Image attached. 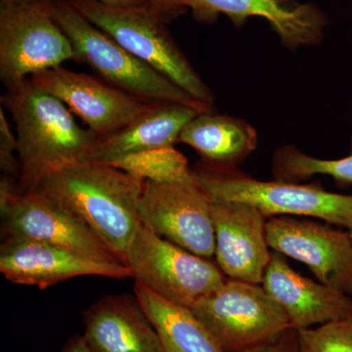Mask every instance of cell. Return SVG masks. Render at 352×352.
I'll use <instances>...</instances> for the list:
<instances>
[{"instance_id":"6da1fadb","label":"cell","mask_w":352,"mask_h":352,"mask_svg":"<svg viewBox=\"0 0 352 352\" xmlns=\"http://www.w3.org/2000/svg\"><path fill=\"white\" fill-rule=\"evenodd\" d=\"M1 103L17 132L21 195L36 191L52 173L87 161L98 138L76 122L63 102L39 89L31 78L6 89Z\"/></svg>"},{"instance_id":"7a4b0ae2","label":"cell","mask_w":352,"mask_h":352,"mask_svg":"<svg viewBox=\"0 0 352 352\" xmlns=\"http://www.w3.org/2000/svg\"><path fill=\"white\" fill-rule=\"evenodd\" d=\"M143 183L108 164L80 162L46 177L36 191L82 220L122 263L141 226Z\"/></svg>"},{"instance_id":"3957f363","label":"cell","mask_w":352,"mask_h":352,"mask_svg":"<svg viewBox=\"0 0 352 352\" xmlns=\"http://www.w3.org/2000/svg\"><path fill=\"white\" fill-rule=\"evenodd\" d=\"M53 15L71 41L76 62L90 67L99 78L126 94L150 102L187 104L201 113L214 112L175 82L141 61L69 3L51 0Z\"/></svg>"},{"instance_id":"277c9868","label":"cell","mask_w":352,"mask_h":352,"mask_svg":"<svg viewBox=\"0 0 352 352\" xmlns=\"http://www.w3.org/2000/svg\"><path fill=\"white\" fill-rule=\"evenodd\" d=\"M92 24L141 61L175 82L196 100L214 107V97L183 54L149 3L115 8L97 0H69Z\"/></svg>"},{"instance_id":"5b68a950","label":"cell","mask_w":352,"mask_h":352,"mask_svg":"<svg viewBox=\"0 0 352 352\" xmlns=\"http://www.w3.org/2000/svg\"><path fill=\"white\" fill-rule=\"evenodd\" d=\"M193 173L212 201L248 204L267 219L307 217L352 229V195L332 193L314 185L261 182L235 168L208 164Z\"/></svg>"},{"instance_id":"8992f818","label":"cell","mask_w":352,"mask_h":352,"mask_svg":"<svg viewBox=\"0 0 352 352\" xmlns=\"http://www.w3.org/2000/svg\"><path fill=\"white\" fill-rule=\"evenodd\" d=\"M189 309L226 352L263 351L293 328L263 287L228 278Z\"/></svg>"},{"instance_id":"52a82bcc","label":"cell","mask_w":352,"mask_h":352,"mask_svg":"<svg viewBox=\"0 0 352 352\" xmlns=\"http://www.w3.org/2000/svg\"><path fill=\"white\" fill-rule=\"evenodd\" d=\"M76 62L51 0L0 2V80L6 89L41 72Z\"/></svg>"},{"instance_id":"ba28073f","label":"cell","mask_w":352,"mask_h":352,"mask_svg":"<svg viewBox=\"0 0 352 352\" xmlns=\"http://www.w3.org/2000/svg\"><path fill=\"white\" fill-rule=\"evenodd\" d=\"M135 282L164 300L190 308L226 280L219 266L139 226L124 256Z\"/></svg>"},{"instance_id":"9c48e42d","label":"cell","mask_w":352,"mask_h":352,"mask_svg":"<svg viewBox=\"0 0 352 352\" xmlns=\"http://www.w3.org/2000/svg\"><path fill=\"white\" fill-rule=\"evenodd\" d=\"M212 207V199L192 170L178 182L143 183L138 215L160 237L210 259L215 252Z\"/></svg>"},{"instance_id":"30bf717a","label":"cell","mask_w":352,"mask_h":352,"mask_svg":"<svg viewBox=\"0 0 352 352\" xmlns=\"http://www.w3.org/2000/svg\"><path fill=\"white\" fill-rule=\"evenodd\" d=\"M270 249L305 263L322 284L352 298L351 233L307 217H272L266 221Z\"/></svg>"},{"instance_id":"8fae6325","label":"cell","mask_w":352,"mask_h":352,"mask_svg":"<svg viewBox=\"0 0 352 352\" xmlns=\"http://www.w3.org/2000/svg\"><path fill=\"white\" fill-rule=\"evenodd\" d=\"M31 80L39 89L63 102L98 138L120 131L160 103L138 98L101 78L63 66L36 74Z\"/></svg>"},{"instance_id":"7c38bea8","label":"cell","mask_w":352,"mask_h":352,"mask_svg":"<svg viewBox=\"0 0 352 352\" xmlns=\"http://www.w3.org/2000/svg\"><path fill=\"white\" fill-rule=\"evenodd\" d=\"M0 210L4 238L41 241L97 261L122 263L82 220L36 190Z\"/></svg>"},{"instance_id":"4fadbf2b","label":"cell","mask_w":352,"mask_h":352,"mask_svg":"<svg viewBox=\"0 0 352 352\" xmlns=\"http://www.w3.org/2000/svg\"><path fill=\"white\" fill-rule=\"evenodd\" d=\"M0 271L11 283L41 289L80 276L131 277L124 263L97 261L58 245L14 237L4 238L0 247Z\"/></svg>"},{"instance_id":"5bb4252c","label":"cell","mask_w":352,"mask_h":352,"mask_svg":"<svg viewBox=\"0 0 352 352\" xmlns=\"http://www.w3.org/2000/svg\"><path fill=\"white\" fill-rule=\"evenodd\" d=\"M179 3L201 23H212L226 15L239 28L250 18H263L291 50L320 43L328 23L318 6L294 0H179Z\"/></svg>"},{"instance_id":"9a60e30c","label":"cell","mask_w":352,"mask_h":352,"mask_svg":"<svg viewBox=\"0 0 352 352\" xmlns=\"http://www.w3.org/2000/svg\"><path fill=\"white\" fill-rule=\"evenodd\" d=\"M212 210L214 256L220 270L228 279L263 284L272 256L266 236L267 217L237 201H212Z\"/></svg>"},{"instance_id":"2e32d148","label":"cell","mask_w":352,"mask_h":352,"mask_svg":"<svg viewBox=\"0 0 352 352\" xmlns=\"http://www.w3.org/2000/svg\"><path fill=\"white\" fill-rule=\"evenodd\" d=\"M263 287L283 308L296 330L352 318L351 296L302 276L279 252H272Z\"/></svg>"},{"instance_id":"e0dca14e","label":"cell","mask_w":352,"mask_h":352,"mask_svg":"<svg viewBox=\"0 0 352 352\" xmlns=\"http://www.w3.org/2000/svg\"><path fill=\"white\" fill-rule=\"evenodd\" d=\"M82 338L94 352H164L154 324L138 298H102L85 312Z\"/></svg>"},{"instance_id":"ac0fdd59","label":"cell","mask_w":352,"mask_h":352,"mask_svg":"<svg viewBox=\"0 0 352 352\" xmlns=\"http://www.w3.org/2000/svg\"><path fill=\"white\" fill-rule=\"evenodd\" d=\"M201 113L187 104L160 102L126 126L97 138L85 162L110 164L148 150L173 148L184 127Z\"/></svg>"},{"instance_id":"d6986e66","label":"cell","mask_w":352,"mask_h":352,"mask_svg":"<svg viewBox=\"0 0 352 352\" xmlns=\"http://www.w3.org/2000/svg\"><path fill=\"white\" fill-rule=\"evenodd\" d=\"M179 142L193 148L207 164L235 168L256 150L258 134L245 120L203 113L184 127Z\"/></svg>"},{"instance_id":"ffe728a7","label":"cell","mask_w":352,"mask_h":352,"mask_svg":"<svg viewBox=\"0 0 352 352\" xmlns=\"http://www.w3.org/2000/svg\"><path fill=\"white\" fill-rule=\"evenodd\" d=\"M134 294L154 324L164 352H226L189 308L164 300L138 282Z\"/></svg>"},{"instance_id":"44dd1931","label":"cell","mask_w":352,"mask_h":352,"mask_svg":"<svg viewBox=\"0 0 352 352\" xmlns=\"http://www.w3.org/2000/svg\"><path fill=\"white\" fill-rule=\"evenodd\" d=\"M129 173L141 182H178L192 175L188 161L175 147L148 150L108 164Z\"/></svg>"},{"instance_id":"7402d4cb","label":"cell","mask_w":352,"mask_h":352,"mask_svg":"<svg viewBox=\"0 0 352 352\" xmlns=\"http://www.w3.org/2000/svg\"><path fill=\"white\" fill-rule=\"evenodd\" d=\"M296 331L300 352H352V318Z\"/></svg>"},{"instance_id":"603a6c76","label":"cell","mask_w":352,"mask_h":352,"mask_svg":"<svg viewBox=\"0 0 352 352\" xmlns=\"http://www.w3.org/2000/svg\"><path fill=\"white\" fill-rule=\"evenodd\" d=\"M17 136L14 135L3 108L0 110V168L3 175L19 179Z\"/></svg>"},{"instance_id":"cb8c5ba5","label":"cell","mask_w":352,"mask_h":352,"mask_svg":"<svg viewBox=\"0 0 352 352\" xmlns=\"http://www.w3.org/2000/svg\"><path fill=\"white\" fill-rule=\"evenodd\" d=\"M148 3L166 24L177 19L187 11L180 6L179 0H149Z\"/></svg>"},{"instance_id":"d4e9b609","label":"cell","mask_w":352,"mask_h":352,"mask_svg":"<svg viewBox=\"0 0 352 352\" xmlns=\"http://www.w3.org/2000/svg\"><path fill=\"white\" fill-rule=\"evenodd\" d=\"M258 352H300L298 331L289 329L275 344Z\"/></svg>"},{"instance_id":"484cf974","label":"cell","mask_w":352,"mask_h":352,"mask_svg":"<svg viewBox=\"0 0 352 352\" xmlns=\"http://www.w3.org/2000/svg\"><path fill=\"white\" fill-rule=\"evenodd\" d=\"M97 1L115 8H129V7L144 6L149 2V0H97Z\"/></svg>"},{"instance_id":"4316f807","label":"cell","mask_w":352,"mask_h":352,"mask_svg":"<svg viewBox=\"0 0 352 352\" xmlns=\"http://www.w3.org/2000/svg\"><path fill=\"white\" fill-rule=\"evenodd\" d=\"M63 352H94L87 346L82 337H76L69 342Z\"/></svg>"},{"instance_id":"83f0119b","label":"cell","mask_w":352,"mask_h":352,"mask_svg":"<svg viewBox=\"0 0 352 352\" xmlns=\"http://www.w3.org/2000/svg\"><path fill=\"white\" fill-rule=\"evenodd\" d=\"M34 0H0V2H11V3H19V2H29Z\"/></svg>"},{"instance_id":"f1b7e54d","label":"cell","mask_w":352,"mask_h":352,"mask_svg":"<svg viewBox=\"0 0 352 352\" xmlns=\"http://www.w3.org/2000/svg\"><path fill=\"white\" fill-rule=\"evenodd\" d=\"M349 233H351V238H352V229H351V230H349Z\"/></svg>"},{"instance_id":"f546056e","label":"cell","mask_w":352,"mask_h":352,"mask_svg":"<svg viewBox=\"0 0 352 352\" xmlns=\"http://www.w3.org/2000/svg\"><path fill=\"white\" fill-rule=\"evenodd\" d=\"M351 149H352V142H351Z\"/></svg>"}]
</instances>
